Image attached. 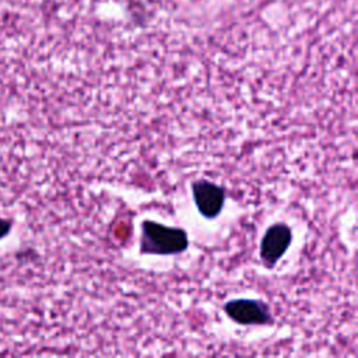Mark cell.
Listing matches in <instances>:
<instances>
[{
	"mask_svg": "<svg viewBox=\"0 0 358 358\" xmlns=\"http://www.w3.org/2000/svg\"><path fill=\"white\" fill-rule=\"evenodd\" d=\"M187 246L189 239L185 229L166 227L151 220L143 221L140 238V252L143 255H179Z\"/></svg>",
	"mask_w": 358,
	"mask_h": 358,
	"instance_id": "6da1fadb",
	"label": "cell"
},
{
	"mask_svg": "<svg viewBox=\"0 0 358 358\" xmlns=\"http://www.w3.org/2000/svg\"><path fill=\"white\" fill-rule=\"evenodd\" d=\"M227 316L238 324H268L273 322L270 306L260 299H231L224 305Z\"/></svg>",
	"mask_w": 358,
	"mask_h": 358,
	"instance_id": "7a4b0ae2",
	"label": "cell"
},
{
	"mask_svg": "<svg viewBox=\"0 0 358 358\" xmlns=\"http://www.w3.org/2000/svg\"><path fill=\"white\" fill-rule=\"evenodd\" d=\"M292 241L291 228L284 222L268 227L260 242V259L267 268H273L284 256Z\"/></svg>",
	"mask_w": 358,
	"mask_h": 358,
	"instance_id": "3957f363",
	"label": "cell"
},
{
	"mask_svg": "<svg viewBox=\"0 0 358 358\" xmlns=\"http://www.w3.org/2000/svg\"><path fill=\"white\" fill-rule=\"evenodd\" d=\"M192 193L194 204L204 218L213 220L220 215L225 200V190L221 186L200 179L192 183Z\"/></svg>",
	"mask_w": 358,
	"mask_h": 358,
	"instance_id": "277c9868",
	"label": "cell"
},
{
	"mask_svg": "<svg viewBox=\"0 0 358 358\" xmlns=\"http://www.w3.org/2000/svg\"><path fill=\"white\" fill-rule=\"evenodd\" d=\"M11 228H13L11 220H6L0 217V241L4 239L11 232Z\"/></svg>",
	"mask_w": 358,
	"mask_h": 358,
	"instance_id": "5b68a950",
	"label": "cell"
},
{
	"mask_svg": "<svg viewBox=\"0 0 358 358\" xmlns=\"http://www.w3.org/2000/svg\"><path fill=\"white\" fill-rule=\"evenodd\" d=\"M193 1H199V0H193Z\"/></svg>",
	"mask_w": 358,
	"mask_h": 358,
	"instance_id": "8992f818",
	"label": "cell"
}]
</instances>
